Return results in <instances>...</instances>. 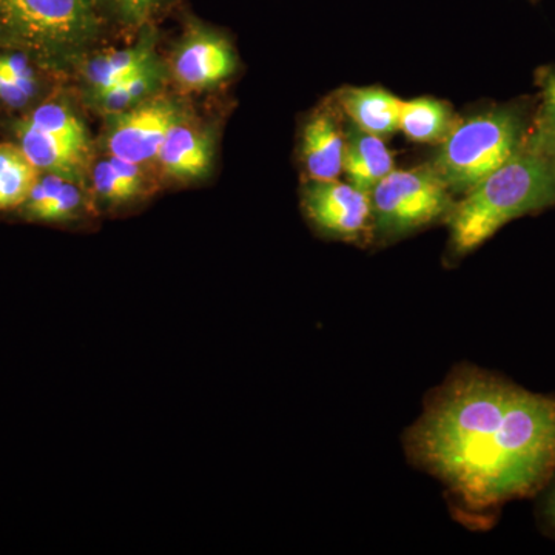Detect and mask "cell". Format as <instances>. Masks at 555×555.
I'll return each instance as SVG.
<instances>
[{
    "mask_svg": "<svg viewBox=\"0 0 555 555\" xmlns=\"http://www.w3.org/2000/svg\"><path fill=\"white\" fill-rule=\"evenodd\" d=\"M39 175L20 145L11 141L0 142V214H13L21 207Z\"/></svg>",
    "mask_w": 555,
    "mask_h": 555,
    "instance_id": "obj_21",
    "label": "cell"
},
{
    "mask_svg": "<svg viewBox=\"0 0 555 555\" xmlns=\"http://www.w3.org/2000/svg\"><path fill=\"white\" fill-rule=\"evenodd\" d=\"M534 499L537 525L543 534L555 540V474Z\"/></svg>",
    "mask_w": 555,
    "mask_h": 555,
    "instance_id": "obj_24",
    "label": "cell"
},
{
    "mask_svg": "<svg viewBox=\"0 0 555 555\" xmlns=\"http://www.w3.org/2000/svg\"><path fill=\"white\" fill-rule=\"evenodd\" d=\"M374 241L392 243L447 221L455 201L429 166L393 169L371 190Z\"/></svg>",
    "mask_w": 555,
    "mask_h": 555,
    "instance_id": "obj_5",
    "label": "cell"
},
{
    "mask_svg": "<svg viewBox=\"0 0 555 555\" xmlns=\"http://www.w3.org/2000/svg\"><path fill=\"white\" fill-rule=\"evenodd\" d=\"M169 68L158 57H155L147 67L139 69L134 75L120 80L116 86L102 91L98 96L91 98L87 104L96 109L102 116L116 115L127 109L138 107L145 101L152 100L156 94L163 93L164 86L169 79Z\"/></svg>",
    "mask_w": 555,
    "mask_h": 555,
    "instance_id": "obj_19",
    "label": "cell"
},
{
    "mask_svg": "<svg viewBox=\"0 0 555 555\" xmlns=\"http://www.w3.org/2000/svg\"><path fill=\"white\" fill-rule=\"evenodd\" d=\"M403 447L460 513L492 516L534 499L554 476L555 393L463 364L430 390Z\"/></svg>",
    "mask_w": 555,
    "mask_h": 555,
    "instance_id": "obj_1",
    "label": "cell"
},
{
    "mask_svg": "<svg viewBox=\"0 0 555 555\" xmlns=\"http://www.w3.org/2000/svg\"><path fill=\"white\" fill-rule=\"evenodd\" d=\"M301 207L309 224L327 240L364 244L374 241L371 193L339 179H308Z\"/></svg>",
    "mask_w": 555,
    "mask_h": 555,
    "instance_id": "obj_7",
    "label": "cell"
},
{
    "mask_svg": "<svg viewBox=\"0 0 555 555\" xmlns=\"http://www.w3.org/2000/svg\"><path fill=\"white\" fill-rule=\"evenodd\" d=\"M61 78L24 51L0 50V109L25 115L61 89Z\"/></svg>",
    "mask_w": 555,
    "mask_h": 555,
    "instance_id": "obj_14",
    "label": "cell"
},
{
    "mask_svg": "<svg viewBox=\"0 0 555 555\" xmlns=\"http://www.w3.org/2000/svg\"><path fill=\"white\" fill-rule=\"evenodd\" d=\"M535 105L511 102L456 120L427 163L452 195H465L528 144Z\"/></svg>",
    "mask_w": 555,
    "mask_h": 555,
    "instance_id": "obj_4",
    "label": "cell"
},
{
    "mask_svg": "<svg viewBox=\"0 0 555 555\" xmlns=\"http://www.w3.org/2000/svg\"><path fill=\"white\" fill-rule=\"evenodd\" d=\"M158 25H153L142 28L137 35V42L130 46L87 54L75 69L80 87L86 93V101L129 78L139 69L147 67L150 62L158 57Z\"/></svg>",
    "mask_w": 555,
    "mask_h": 555,
    "instance_id": "obj_11",
    "label": "cell"
},
{
    "mask_svg": "<svg viewBox=\"0 0 555 555\" xmlns=\"http://www.w3.org/2000/svg\"><path fill=\"white\" fill-rule=\"evenodd\" d=\"M109 28L137 36L142 28L158 25L182 0H94Z\"/></svg>",
    "mask_w": 555,
    "mask_h": 555,
    "instance_id": "obj_22",
    "label": "cell"
},
{
    "mask_svg": "<svg viewBox=\"0 0 555 555\" xmlns=\"http://www.w3.org/2000/svg\"><path fill=\"white\" fill-rule=\"evenodd\" d=\"M337 102L320 105L301 131L299 158L309 179H339L345 160L346 126Z\"/></svg>",
    "mask_w": 555,
    "mask_h": 555,
    "instance_id": "obj_12",
    "label": "cell"
},
{
    "mask_svg": "<svg viewBox=\"0 0 555 555\" xmlns=\"http://www.w3.org/2000/svg\"><path fill=\"white\" fill-rule=\"evenodd\" d=\"M89 184L40 173L27 199L13 211L20 221L46 225H80L100 217Z\"/></svg>",
    "mask_w": 555,
    "mask_h": 555,
    "instance_id": "obj_9",
    "label": "cell"
},
{
    "mask_svg": "<svg viewBox=\"0 0 555 555\" xmlns=\"http://www.w3.org/2000/svg\"><path fill=\"white\" fill-rule=\"evenodd\" d=\"M108 30L94 0H0V50L24 51L60 76L75 72Z\"/></svg>",
    "mask_w": 555,
    "mask_h": 555,
    "instance_id": "obj_3",
    "label": "cell"
},
{
    "mask_svg": "<svg viewBox=\"0 0 555 555\" xmlns=\"http://www.w3.org/2000/svg\"><path fill=\"white\" fill-rule=\"evenodd\" d=\"M531 141L534 142L537 147H539L540 150H542L543 153H545L547 159H550L551 167H553L555 177V141H546V139L535 138L534 134H532V131Z\"/></svg>",
    "mask_w": 555,
    "mask_h": 555,
    "instance_id": "obj_25",
    "label": "cell"
},
{
    "mask_svg": "<svg viewBox=\"0 0 555 555\" xmlns=\"http://www.w3.org/2000/svg\"><path fill=\"white\" fill-rule=\"evenodd\" d=\"M0 129L5 131L11 142L20 145L40 173L60 175L62 178L89 184L93 164L89 153L80 152L60 139L28 126L20 116H5L0 120Z\"/></svg>",
    "mask_w": 555,
    "mask_h": 555,
    "instance_id": "obj_13",
    "label": "cell"
},
{
    "mask_svg": "<svg viewBox=\"0 0 555 555\" xmlns=\"http://www.w3.org/2000/svg\"><path fill=\"white\" fill-rule=\"evenodd\" d=\"M553 206V167L529 137L520 153L454 204L447 219L448 255L452 259L465 258L509 222Z\"/></svg>",
    "mask_w": 555,
    "mask_h": 555,
    "instance_id": "obj_2",
    "label": "cell"
},
{
    "mask_svg": "<svg viewBox=\"0 0 555 555\" xmlns=\"http://www.w3.org/2000/svg\"><path fill=\"white\" fill-rule=\"evenodd\" d=\"M535 83L539 87L532 134L546 141H555V65L537 69Z\"/></svg>",
    "mask_w": 555,
    "mask_h": 555,
    "instance_id": "obj_23",
    "label": "cell"
},
{
    "mask_svg": "<svg viewBox=\"0 0 555 555\" xmlns=\"http://www.w3.org/2000/svg\"><path fill=\"white\" fill-rule=\"evenodd\" d=\"M456 119L449 104L434 98L401 101L400 126L404 137L418 144H440L454 129Z\"/></svg>",
    "mask_w": 555,
    "mask_h": 555,
    "instance_id": "obj_20",
    "label": "cell"
},
{
    "mask_svg": "<svg viewBox=\"0 0 555 555\" xmlns=\"http://www.w3.org/2000/svg\"><path fill=\"white\" fill-rule=\"evenodd\" d=\"M529 2H531V3H539L540 0H529Z\"/></svg>",
    "mask_w": 555,
    "mask_h": 555,
    "instance_id": "obj_26",
    "label": "cell"
},
{
    "mask_svg": "<svg viewBox=\"0 0 555 555\" xmlns=\"http://www.w3.org/2000/svg\"><path fill=\"white\" fill-rule=\"evenodd\" d=\"M185 113L177 98L159 93L138 107L105 116V153L139 166H156L167 134Z\"/></svg>",
    "mask_w": 555,
    "mask_h": 555,
    "instance_id": "obj_8",
    "label": "cell"
},
{
    "mask_svg": "<svg viewBox=\"0 0 555 555\" xmlns=\"http://www.w3.org/2000/svg\"><path fill=\"white\" fill-rule=\"evenodd\" d=\"M401 101L379 87H346L335 96V102L350 124L379 138L390 137L398 131Z\"/></svg>",
    "mask_w": 555,
    "mask_h": 555,
    "instance_id": "obj_16",
    "label": "cell"
},
{
    "mask_svg": "<svg viewBox=\"0 0 555 555\" xmlns=\"http://www.w3.org/2000/svg\"><path fill=\"white\" fill-rule=\"evenodd\" d=\"M149 169L118 156L105 155L93 160L89 185L100 211L124 210L147 201L158 190Z\"/></svg>",
    "mask_w": 555,
    "mask_h": 555,
    "instance_id": "obj_15",
    "label": "cell"
},
{
    "mask_svg": "<svg viewBox=\"0 0 555 555\" xmlns=\"http://www.w3.org/2000/svg\"><path fill=\"white\" fill-rule=\"evenodd\" d=\"M396 169L392 153L386 147L383 138L347 124L345 160L343 173L347 182L371 193V190Z\"/></svg>",
    "mask_w": 555,
    "mask_h": 555,
    "instance_id": "obj_17",
    "label": "cell"
},
{
    "mask_svg": "<svg viewBox=\"0 0 555 555\" xmlns=\"http://www.w3.org/2000/svg\"><path fill=\"white\" fill-rule=\"evenodd\" d=\"M184 31L175 43L169 76L184 93L215 89L238 69V54L224 31L184 14Z\"/></svg>",
    "mask_w": 555,
    "mask_h": 555,
    "instance_id": "obj_6",
    "label": "cell"
},
{
    "mask_svg": "<svg viewBox=\"0 0 555 555\" xmlns=\"http://www.w3.org/2000/svg\"><path fill=\"white\" fill-rule=\"evenodd\" d=\"M20 118L28 126L91 155L90 131L62 89Z\"/></svg>",
    "mask_w": 555,
    "mask_h": 555,
    "instance_id": "obj_18",
    "label": "cell"
},
{
    "mask_svg": "<svg viewBox=\"0 0 555 555\" xmlns=\"http://www.w3.org/2000/svg\"><path fill=\"white\" fill-rule=\"evenodd\" d=\"M215 155L217 145L211 130L201 126L185 113L167 134L159 150L156 167L160 177L190 184L210 175Z\"/></svg>",
    "mask_w": 555,
    "mask_h": 555,
    "instance_id": "obj_10",
    "label": "cell"
}]
</instances>
